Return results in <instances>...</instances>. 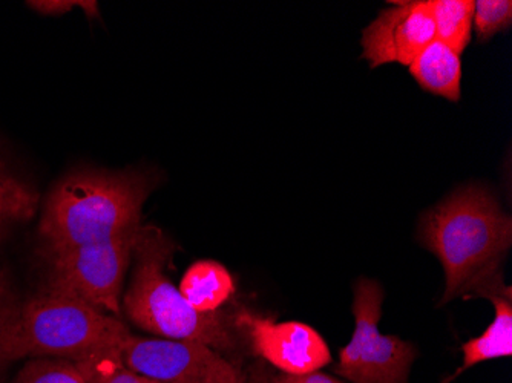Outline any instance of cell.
I'll use <instances>...</instances> for the list:
<instances>
[{"instance_id": "6da1fadb", "label": "cell", "mask_w": 512, "mask_h": 383, "mask_svg": "<svg viewBox=\"0 0 512 383\" xmlns=\"http://www.w3.org/2000/svg\"><path fill=\"white\" fill-rule=\"evenodd\" d=\"M419 239L444 267L442 304H447L476 295L503 273L512 246V218L488 190L468 187L425 213Z\"/></svg>"}, {"instance_id": "7a4b0ae2", "label": "cell", "mask_w": 512, "mask_h": 383, "mask_svg": "<svg viewBox=\"0 0 512 383\" xmlns=\"http://www.w3.org/2000/svg\"><path fill=\"white\" fill-rule=\"evenodd\" d=\"M177 246L163 230L142 226L134 247L135 267L123 295L126 316L137 327L174 341L200 342L230 357L240 351L232 313H198L166 275Z\"/></svg>"}, {"instance_id": "3957f363", "label": "cell", "mask_w": 512, "mask_h": 383, "mask_svg": "<svg viewBox=\"0 0 512 383\" xmlns=\"http://www.w3.org/2000/svg\"><path fill=\"white\" fill-rule=\"evenodd\" d=\"M140 172L83 171L60 181L48 195L39 223L45 253L103 243L140 226L151 194Z\"/></svg>"}, {"instance_id": "277c9868", "label": "cell", "mask_w": 512, "mask_h": 383, "mask_svg": "<svg viewBox=\"0 0 512 383\" xmlns=\"http://www.w3.org/2000/svg\"><path fill=\"white\" fill-rule=\"evenodd\" d=\"M132 333L117 316L60 293L40 290L22 301L8 331V365L20 359L74 361L92 351L123 348Z\"/></svg>"}, {"instance_id": "5b68a950", "label": "cell", "mask_w": 512, "mask_h": 383, "mask_svg": "<svg viewBox=\"0 0 512 383\" xmlns=\"http://www.w3.org/2000/svg\"><path fill=\"white\" fill-rule=\"evenodd\" d=\"M142 224L103 243L45 253L48 273L43 289L86 302L109 315L122 313L123 282Z\"/></svg>"}, {"instance_id": "8992f818", "label": "cell", "mask_w": 512, "mask_h": 383, "mask_svg": "<svg viewBox=\"0 0 512 383\" xmlns=\"http://www.w3.org/2000/svg\"><path fill=\"white\" fill-rule=\"evenodd\" d=\"M384 290L379 282L361 278L355 285V331L350 344L339 351L333 371L350 383H408L417 357L413 344L393 334H382Z\"/></svg>"}, {"instance_id": "52a82bcc", "label": "cell", "mask_w": 512, "mask_h": 383, "mask_svg": "<svg viewBox=\"0 0 512 383\" xmlns=\"http://www.w3.org/2000/svg\"><path fill=\"white\" fill-rule=\"evenodd\" d=\"M129 370L155 382L250 383V374L234 361L200 342L137 338L122 348Z\"/></svg>"}, {"instance_id": "ba28073f", "label": "cell", "mask_w": 512, "mask_h": 383, "mask_svg": "<svg viewBox=\"0 0 512 383\" xmlns=\"http://www.w3.org/2000/svg\"><path fill=\"white\" fill-rule=\"evenodd\" d=\"M232 319L241 345L279 373H313L332 362L329 345L310 325L276 322L249 308H235Z\"/></svg>"}, {"instance_id": "9c48e42d", "label": "cell", "mask_w": 512, "mask_h": 383, "mask_svg": "<svg viewBox=\"0 0 512 383\" xmlns=\"http://www.w3.org/2000/svg\"><path fill=\"white\" fill-rule=\"evenodd\" d=\"M362 34V59L378 68L387 63L410 66L436 39L430 5L424 0L394 2Z\"/></svg>"}, {"instance_id": "30bf717a", "label": "cell", "mask_w": 512, "mask_h": 383, "mask_svg": "<svg viewBox=\"0 0 512 383\" xmlns=\"http://www.w3.org/2000/svg\"><path fill=\"white\" fill-rule=\"evenodd\" d=\"M474 296L493 302L496 308L493 324L479 338L470 339L462 345V365L444 383L453 382L460 374L483 362L512 354V290L505 284L503 273L482 285Z\"/></svg>"}, {"instance_id": "8fae6325", "label": "cell", "mask_w": 512, "mask_h": 383, "mask_svg": "<svg viewBox=\"0 0 512 383\" xmlns=\"http://www.w3.org/2000/svg\"><path fill=\"white\" fill-rule=\"evenodd\" d=\"M178 290L198 313H215L235 295L234 276L220 262L203 259L186 270Z\"/></svg>"}, {"instance_id": "7c38bea8", "label": "cell", "mask_w": 512, "mask_h": 383, "mask_svg": "<svg viewBox=\"0 0 512 383\" xmlns=\"http://www.w3.org/2000/svg\"><path fill=\"white\" fill-rule=\"evenodd\" d=\"M408 68L424 91L450 102H459L462 63L459 54L450 46L434 39Z\"/></svg>"}, {"instance_id": "4fadbf2b", "label": "cell", "mask_w": 512, "mask_h": 383, "mask_svg": "<svg viewBox=\"0 0 512 383\" xmlns=\"http://www.w3.org/2000/svg\"><path fill=\"white\" fill-rule=\"evenodd\" d=\"M436 28V39L462 54L471 40L473 0H428Z\"/></svg>"}, {"instance_id": "5bb4252c", "label": "cell", "mask_w": 512, "mask_h": 383, "mask_svg": "<svg viewBox=\"0 0 512 383\" xmlns=\"http://www.w3.org/2000/svg\"><path fill=\"white\" fill-rule=\"evenodd\" d=\"M39 194L25 181L8 171L0 161V241L11 227L30 221L36 215Z\"/></svg>"}, {"instance_id": "9a60e30c", "label": "cell", "mask_w": 512, "mask_h": 383, "mask_svg": "<svg viewBox=\"0 0 512 383\" xmlns=\"http://www.w3.org/2000/svg\"><path fill=\"white\" fill-rule=\"evenodd\" d=\"M74 365L79 370L85 383H154L134 373L123 362L122 348H106L92 351L85 356L74 359Z\"/></svg>"}, {"instance_id": "2e32d148", "label": "cell", "mask_w": 512, "mask_h": 383, "mask_svg": "<svg viewBox=\"0 0 512 383\" xmlns=\"http://www.w3.org/2000/svg\"><path fill=\"white\" fill-rule=\"evenodd\" d=\"M7 383H85L74 362L60 357H36Z\"/></svg>"}, {"instance_id": "e0dca14e", "label": "cell", "mask_w": 512, "mask_h": 383, "mask_svg": "<svg viewBox=\"0 0 512 383\" xmlns=\"http://www.w3.org/2000/svg\"><path fill=\"white\" fill-rule=\"evenodd\" d=\"M474 22L480 42L490 40L494 34L511 27V0H479L474 2Z\"/></svg>"}, {"instance_id": "ac0fdd59", "label": "cell", "mask_w": 512, "mask_h": 383, "mask_svg": "<svg viewBox=\"0 0 512 383\" xmlns=\"http://www.w3.org/2000/svg\"><path fill=\"white\" fill-rule=\"evenodd\" d=\"M20 304L22 301L17 298L10 278L4 272H0V370H4L8 365L7 354H5L8 331L16 319Z\"/></svg>"}, {"instance_id": "d6986e66", "label": "cell", "mask_w": 512, "mask_h": 383, "mask_svg": "<svg viewBox=\"0 0 512 383\" xmlns=\"http://www.w3.org/2000/svg\"><path fill=\"white\" fill-rule=\"evenodd\" d=\"M28 7L39 11L45 16H62L74 8H83L89 17L99 16V5L97 2H74V0H37V2H27Z\"/></svg>"}, {"instance_id": "ffe728a7", "label": "cell", "mask_w": 512, "mask_h": 383, "mask_svg": "<svg viewBox=\"0 0 512 383\" xmlns=\"http://www.w3.org/2000/svg\"><path fill=\"white\" fill-rule=\"evenodd\" d=\"M250 383H344L342 380L336 379V377L330 376V374L319 373V371H313V373L306 374H286V373H270V371H264L263 374H253L250 376Z\"/></svg>"}, {"instance_id": "44dd1931", "label": "cell", "mask_w": 512, "mask_h": 383, "mask_svg": "<svg viewBox=\"0 0 512 383\" xmlns=\"http://www.w3.org/2000/svg\"><path fill=\"white\" fill-rule=\"evenodd\" d=\"M154 383H171V382H154Z\"/></svg>"}]
</instances>
